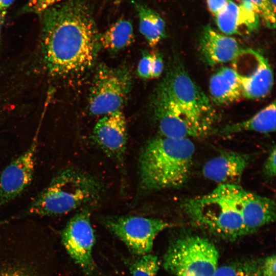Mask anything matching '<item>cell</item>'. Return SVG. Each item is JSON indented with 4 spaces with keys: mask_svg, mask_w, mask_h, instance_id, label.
I'll return each mask as SVG.
<instances>
[{
    "mask_svg": "<svg viewBox=\"0 0 276 276\" xmlns=\"http://www.w3.org/2000/svg\"><path fill=\"white\" fill-rule=\"evenodd\" d=\"M44 64L54 77L83 72L94 64L101 48L87 0H65L40 15Z\"/></svg>",
    "mask_w": 276,
    "mask_h": 276,
    "instance_id": "cell-1",
    "label": "cell"
},
{
    "mask_svg": "<svg viewBox=\"0 0 276 276\" xmlns=\"http://www.w3.org/2000/svg\"><path fill=\"white\" fill-rule=\"evenodd\" d=\"M195 151L190 139L160 135L150 139L139 157L142 190L150 192L183 186L190 175Z\"/></svg>",
    "mask_w": 276,
    "mask_h": 276,
    "instance_id": "cell-2",
    "label": "cell"
},
{
    "mask_svg": "<svg viewBox=\"0 0 276 276\" xmlns=\"http://www.w3.org/2000/svg\"><path fill=\"white\" fill-rule=\"evenodd\" d=\"M102 187L90 174L73 167L59 172L21 216H52L68 213L100 198Z\"/></svg>",
    "mask_w": 276,
    "mask_h": 276,
    "instance_id": "cell-3",
    "label": "cell"
},
{
    "mask_svg": "<svg viewBox=\"0 0 276 276\" xmlns=\"http://www.w3.org/2000/svg\"><path fill=\"white\" fill-rule=\"evenodd\" d=\"M182 209L196 224L227 240L248 233L230 199L218 185L210 193L187 199Z\"/></svg>",
    "mask_w": 276,
    "mask_h": 276,
    "instance_id": "cell-4",
    "label": "cell"
},
{
    "mask_svg": "<svg viewBox=\"0 0 276 276\" xmlns=\"http://www.w3.org/2000/svg\"><path fill=\"white\" fill-rule=\"evenodd\" d=\"M195 129L198 137L206 136L216 122L209 98L187 72L181 60L174 59L162 82Z\"/></svg>",
    "mask_w": 276,
    "mask_h": 276,
    "instance_id": "cell-5",
    "label": "cell"
},
{
    "mask_svg": "<svg viewBox=\"0 0 276 276\" xmlns=\"http://www.w3.org/2000/svg\"><path fill=\"white\" fill-rule=\"evenodd\" d=\"M219 258L217 248L209 239L186 235L170 242L163 265L174 276H211L218 267Z\"/></svg>",
    "mask_w": 276,
    "mask_h": 276,
    "instance_id": "cell-6",
    "label": "cell"
},
{
    "mask_svg": "<svg viewBox=\"0 0 276 276\" xmlns=\"http://www.w3.org/2000/svg\"><path fill=\"white\" fill-rule=\"evenodd\" d=\"M131 84V76L127 68L100 65L89 90L90 113L104 116L120 110L130 91Z\"/></svg>",
    "mask_w": 276,
    "mask_h": 276,
    "instance_id": "cell-7",
    "label": "cell"
},
{
    "mask_svg": "<svg viewBox=\"0 0 276 276\" xmlns=\"http://www.w3.org/2000/svg\"><path fill=\"white\" fill-rule=\"evenodd\" d=\"M102 223L134 256L151 253L156 236L171 226L163 220L139 216L106 217Z\"/></svg>",
    "mask_w": 276,
    "mask_h": 276,
    "instance_id": "cell-8",
    "label": "cell"
},
{
    "mask_svg": "<svg viewBox=\"0 0 276 276\" xmlns=\"http://www.w3.org/2000/svg\"><path fill=\"white\" fill-rule=\"evenodd\" d=\"M61 238L67 253L84 273L88 276L96 274L98 268L93 252L96 239L89 208H85L71 218Z\"/></svg>",
    "mask_w": 276,
    "mask_h": 276,
    "instance_id": "cell-9",
    "label": "cell"
},
{
    "mask_svg": "<svg viewBox=\"0 0 276 276\" xmlns=\"http://www.w3.org/2000/svg\"><path fill=\"white\" fill-rule=\"evenodd\" d=\"M240 214L250 234L275 219V204L270 198L258 195L239 185H219Z\"/></svg>",
    "mask_w": 276,
    "mask_h": 276,
    "instance_id": "cell-10",
    "label": "cell"
},
{
    "mask_svg": "<svg viewBox=\"0 0 276 276\" xmlns=\"http://www.w3.org/2000/svg\"><path fill=\"white\" fill-rule=\"evenodd\" d=\"M38 132L29 147L3 170L0 176V209L19 197L31 183L35 167Z\"/></svg>",
    "mask_w": 276,
    "mask_h": 276,
    "instance_id": "cell-11",
    "label": "cell"
},
{
    "mask_svg": "<svg viewBox=\"0 0 276 276\" xmlns=\"http://www.w3.org/2000/svg\"><path fill=\"white\" fill-rule=\"evenodd\" d=\"M152 106L161 135L176 139L198 137L195 129L162 82L154 94Z\"/></svg>",
    "mask_w": 276,
    "mask_h": 276,
    "instance_id": "cell-12",
    "label": "cell"
},
{
    "mask_svg": "<svg viewBox=\"0 0 276 276\" xmlns=\"http://www.w3.org/2000/svg\"><path fill=\"white\" fill-rule=\"evenodd\" d=\"M93 139L108 156L122 163L127 139V124L123 113L118 110L103 116L94 128Z\"/></svg>",
    "mask_w": 276,
    "mask_h": 276,
    "instance_id": "cell-13",
    "label": "cell"
},
{
    "mask_svg": "<svg viewBox=\"0 0 276 276\" xmlns=\"http://www.w3.org/2000/svg\"><path fill=\"white\" fill-rule=\"evenodd\" d=\"M199 47L203 59L210 66L235 60L245 52L234 38L219 33L210 26L201 32Z\"/></svg>",
    "mask_w": 276,
    "mask_h": 276,
    "instance_id": "cell-14",
    "label": "cell"
},
{
    "mask_svg": "<svg viewBox=\"0 0 276 276\" xmlns=\"http://www.w3.org/2000/svg\"><path fill=\"white\" fill-rule=\"evenodd\" d=\"M250 161L247 154L224 151L210 159L203 165L202 172L208 179L219 185H239Z\"/></svg>",
    "mask_w": 276,
    "mask_h": 276,
    "instance_id": "cell-15",
    "label": "cell"
},
{
    "mask_svg": "<svg viewBox=\"0 0 276 276\" xmlns=\"http://www.w3.org/2000/svg\"><path fill=\"white\" fill-rule=\"evenodd\" d=\"M256 60V66L249 75L239 73L242 96L249 99H257L265 97L270 91L273 76L267 59L260 52L249 49Z\"/></svg>",
    "mask_w": 276,
    "mask_h": 276,
    "instance_id": "cell-16",
    "label": "cell"
},
{
    "mask_svg": "<svg viewBox=\"0 0 276 276\" xmlns=\"http://www.w3.org/2000/svg\"><path fill=\"white\" fill-rule=\"evenodd\" d=\"M209 85L211 99L218 105L232 103L242 96L239 73L228 66L221 67L214 73Z\"/></svg>",
    "mask_w": 276,
    "mask_h": 276,
    "instance_id": "cell-17",
    "label": "cell"
},
{
    "mask_svg": "<svg viewBox=\"0 0 276 276\" xmlns=\"http://www.w3.org/2000/svg\"><path fill=\"white\" fill-rule=\"evenodd\" d=\"M275 102L274 101L248 119L226 125L221 129L220 133L224 135L245 131L267 133L275 131Z\"/></svg>",
    "mask_w": 276,
    "mask_h": 276,
    "instance_id": "cell-18",
    "label": "cell"
},
{
    "mask_svg": "<svg viewBox=\"0 0 276 276\" xmlns=\"http://www.w3.org/2000/svg\"><path fill=\"white\" fill-rule=\"evenodd\" d=\"M139 18V30L149 45L154 47L165 36V22L159 14L142 3L133 1Z\"/></svg>",
    "mask_w": 276,
    "mask_h": 276,
    "instance_id": "cell-19",
    "label": "cell"
},
{
    "mask_svg": "<svg viewBox=\"0 0 276 276\" xmlns=\"http://www.w3.org/2000/svg\"><path fill=\"white\" fill-rule=\"evenodd\" d=\"M134 39L133 28L130 21L119 19L100 34L101 47L117 52L129 45Z\"/></svg>",
    "mask_w": 276,
    "mask_h": 276,
    "instance_id": "cell-20",
    "label": "cell"
},
{
    "mask_svg": "<svg viewBox=\"0 0 276 276\" xmlns=\"http://www.w3.org/2000/svg\"><path fill=\"white\" fill-rule=\"evenodd\" d=\"M219 30L225 35L244 33L240 15L239 5L229 0L226 6L215 16Z\"/></svg>",
    "mask_w": 276,
    "mask_h": 276,
    "instance_id": "cell-21",
    "label": "cell"
},
{
    "mask_svg": "<svg viewBox=\"0 0 276 276\" xmlns=\"http://www.w3.org/2000/svg\"><path fill=\"white\" fill-rule=\"evenodd\" d=\"M131 276H156L159 268L158 257L151 253L124 258Z\"/></svg>",
    "mask_w": 276,
    "mask_h": 276,
    "instance_id": "cell-22",
    "label": "cell"
},
{
    "mask_svg": "<svg viewBox=\"0 0 276 276\" xmlns=\"http://www.w3.org/2000/svg\"><path fill=\"white\" fill-rule=\"evenodd\" d=\"M260 262H245L218 267L211 276H247L260 268Z\"/></svg>",
    "mask_w": 276,
    "mask_h": 276,
    "instance_id": "cell-23",
    "label": "cell"
},
{
    "mask_svg": "<svg viewBox=\"0 0 276 276\" xmlns=\"http://www.w3.org/2000/svg\"><path fill=\"white\" fill-rule=\"evenodd\" d=\"M10 260H0V276H38L30 265Z\"/></svg>",
    "mask_w": 276,
    "mask_h": 276,
    "instance_id": "cell-24",
    "label": "cell"
},
{
    "mask_svg": "<svg viewBox=\"0 0 276 276\" xmlns=\"http://www.w3.org/2000/svg\"><path fill=\"white\" fill-rule=\"evenodd\" d=\"M241 3L251 4L267 27L274 29L275 27V7L269 0H238Z\"/></svg>",
    "mask_w": 276,
    "mask_h": 276,
    "instance_id": "cell-25",
    "label": "cell"
},
{
    "mask_svg": "<svg viewBox=\"0 0 276 276\" xmlns=\"http://www.w3.org/2000/svg\"><path fill=\"white\" fill-rule=\"evenodd\" d=\"M62 1L63 0H28L22 8V12L40 16L49 8Z\"/></svg>",
    "mask_w": 276,
    "mask_h": 276,
    "instance_id": "cell-26",
    "label": "cell"
},
{
    "mask_svg": "<svg viewBox=\"0 0 276 276\" xmlns=\"http://www.w3.org/2000/svg\"><path fill=\"white\" fill-rule=\"evenodd\" d=\"M137 74L144 79L151 78L152 54H145L143 56L137 65Z\"/></svg>",
    "mask_w": 276,
    "mask_h": 276,
    "instance_id": "cell-27",
    "label": "cell"
},
{
    "mask_svg": "<svg viewBox=\"0 0 276 276\" xmlns=\"http://www.w3.org/2000/svg\"><path fill=\"white\" fill-rule=\"evenodd\" d=\"M275 147L273 146L271 149L263 165V171L264 175L269 178H274L275 175Z\"/></svg>",
    "mask_w": 276,
    "mask_h": 276,
    "instance_id": "cell-28",
    "label": "cell"
},
{
    "mask_svg": "<svg viewBox=\"0 0 276 276\" xmlns=\"http://www.w3.org/2000/svg\"><path fill=\"white\" fill-rule=\"evenodd\" d=\"M275 256L272 255L260 262V271L262 276H276Z\"/></svg>",
    "mask_w": 276,
    "mask_h": 276,
    "instance_id": "cell-29",
    "label": "cell"
},
{
    "mask_svg": "<svg viewBox=\"0 0 276 276\" xmlns=\"http://www.w3.org/2000/svg\"><path fill=\"white\" fill-rule=\"evenodd\" d=\"M164 70V62L161 56L158 53L152 54L151 78L160 76Z\"/></svg>",
    "mask_w": 276,
    "mask_h": 276,
    "instance_id": "cell-30",
    "label": "cell"
},
{
    "mask_svg": "<svg viewBox=\"0 0 276 276\" xmlns=\"http://www.w3.org/2000/svg\"><path fill=\"white\" fill-rule=\"evenodd\" d=\"M229 0H206L209 10L215 16L227 5Z\"/></svg>",
    "mask_w": 276,
    "mask_h": 276,
    "instance_id": "cell-31",
    "label": "cell"
},
{
    "mask_svg": "<svg viewBox=\"0 0 276 276\" xmlns=\"http://www.w3.org/2000/svg\"><path fill=\"white\" fill-rule=\"evenodd\" d=\"M14 1L15 0H0V16L4 20L8 9Z\"/></svg>",
    "mask_w": 276,
    "mask_h": 276,
    "instance_id": "cell-32",
    "label": "cell"
},
{
    "mask_svg": "<svg viewBox=\"0 0 276 276\" xmlns=\"http://www.w3.org/2000/svg\"><path fill=\"white\" fill-rule=\"evenodd\" d=\"M247 276H262L260 271V268L258 270Z\"/></svg>",
    "mask_w": 276,
    "mask_h": 276,
    "instance_id": "cell-33",
    "label": "cell"
},
{
    "mask_svg": "<svg viewBox=\"0 0 276 276\" xmlns=\"http://www.w3.org/2000/svg\"><path fill=\"white\" fill-rule=\"evenodd\" d=\"M4 22V19H3L1 16H0V40H1V31H2V28Z\"/></svg>",
    "mask_w": 276,
    "mask_h": 276,
    "instance_id": "cell-34",
    "label": "cell"
},
{
    "mask_svg": "<svg viewBox=\"0 0 276 276\" xmlns=\"http://www.w3.org/2000/svg\"><path fill=\"white\" fill-rule=\"evenodd\" d=\"M272 5L275 7V0H269Z\"/></svg>",
    "mask_w": 276,
    "mask_h": 276,
    "instance_id": "cell-35",
    "label": "cell"
}]
</instances>
